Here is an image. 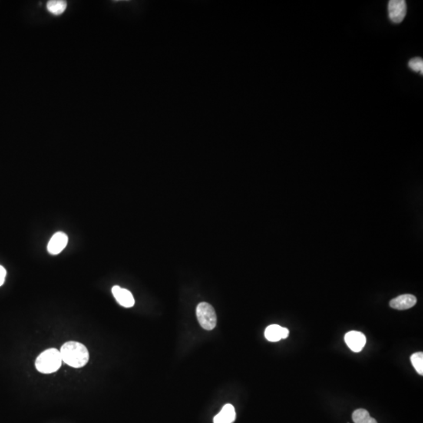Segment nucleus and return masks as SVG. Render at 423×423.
Here are the masks:
<instances>
[{"label": "nucleus", "instance_id": "5", "mask_svg": "<svg viewBox=\"0 0 423 423\" xmlns=\"http://www.w3.org/2000/svg\"><path fill=\"white\" fill-rule=\"evenodd\" d=\"M344 340L348 348L355 353L361 352L366 344V337L362 332L351 331L345 334Z\"/></svg>", "mask_w": 423, "mask_h": 423}, {"label": "nucleus", "instance_id": "12", "mask_svg": "<svg viewBox=\"0 0 423 423\" xmlns=\"http://www.w3.org/2000/svg\"><path fill=\"white\" fill-rule=\"evenodd\" d=\"M47 8L51 14L61 15L67 8V3L62 0H52L47 3Z\"/></svg>", "mask_w": 423, "mask_h": 423}, {"label": "nucleus", "instance_id": "3", "mask_svg": "<svg viewBox=\"0 0 423 423\" xmlns=\"http://www.w3.org/2000/svg\"><path fill=\"white\" fill-rule=\"evenodd\" d=\"M196 315L201 326L207 331H211L216 327L217 322L214 308L208 302H201L196 309Z\"/></svg>", "mask_w": 423, "mask_h": 423}, {"label": "nucleus", "instance_id": "6", "mask_svg": "<svg viewBox=\"0 0 423 423\" xmlns=\"http://www.w3.org/2000/svg\"><path fill=\"white\" fill-rule=\"evenodd\" d=\"M68 239L64 232H57L53 235L52 238L47 245V250L51 255H57L61 253L64 248L67 246Z\"/></svg>", "mask_w": 423, "mask_h": 423}, {"label": "nucleus", "instance_id": "13", "mask_svg": "<svg viewBox=\"0 0 423 423\" xmlns=\"http://www.w3.org/2000/svg\"><path fill=\"white\" fill-rule=\"evenodd\" d=\"M411 364L419 375H423V353L413 354L411 357Z\"/></svg>", "mask_w": 423, "mask_h": 423}, {"label": "nucleus", "instance_id": "1", "mask_svg": "<svg viewBox=\"0 0 423 423\" xmlns=\"http://www.w3.org/2000/svg\"><path fill=\"white\" fill-rule=\"evenodd\" d=\"M60 352L62 361L73 368H79L85 366L90 358L87 348L83 344L74 341L65 342L61 347Z\"/></svg>", "mask_w": 423, "mask_h": 423}, {"label": "nucleus", "instance_id": "9", "mask_svg": "<svg viewBox=\"0 0 423 423\" xmlns=\"http://www.w3.org/2000/svg\"><path fill=\"white\" fill-rule=\"evenodd\" d=\"M265 337L270 342H278L282 338H288L289 331L288 328H283L278 325H269L265 330Z\"/></svg>", "mask_w": 423, "mask_h": 423}, {"label": "nucleus", "instance_id": "2", "mask_svg": "<svg viewBox=\"0 0 423 423\" xmlns=\"http://www.w3.org/2000/svg\"><path fill=\"white\" fill-rule=\"evenodd\" d=\"M62 361L60 351L51 348L44 351L37 358L35 367L42 373H53L61 368Z\"/></svg>", "mask_w": 423, "mask_h": 423}, {"label": "nucleus", "instance_id": "14", "mask_svg": "<svg viewBox=\"0 0 423 423\" xmlns=\"http://www.w3.org/2000/svg\"><path fill=\"white\" fill-rule=\"evenodd\" d=\"M408 66L412 71H417V72L421 73L422 74L423 72V61L422 59L419 57L416 58L411 59V61L408 63Z\"/></svg>", "mask_w": 423, "mask_h": 423}, {"label": "nucleus", "instance_id": "8", "mask_svg": "<svg viewBox=\"0 0 423 423\" xmlns=\"http://www.w3.org/2000/svg\"><path fill=\"white\" fill-rule=\"evenodd\" d=\"M417 299L414 295L411 294H404L399 295L398 297L393 299L390 302V306L394 309L404 311L410 309L416 304Z\"/></svg>", "mask_w": 423, "mask_h": 423}, {"label": "nucleus", "instance_id": "10", "mask_svg": "<svg viewBox=\"0 0 423 423\" xmlns=\"http://www.w3.org/2000/svg\"><path fill=\"white\" fill-rule=\"evenodd\" d=\"M236 418V412L232 404H227L223 406L221 411L214 417V423H233Z\"/></svg>", "mask_w": 423, "mask_h": 423}, {"label": "nucleus", "instance_id": "11", "mask_svg": "<svg viewBox=\"0 0 423 423\" xmlns=\"http://www.w3.org/2000/svg\"><path fill=\"white\" fill-rule=\"evenodd\" d=\"M352 418L354 423H378L375 418L370 416V414L367 410L362 408L354 411L352 414Z\"/></svg>", "mask_w": 423, "mask_h": 423}, {"label": "nucleus", "instance_id": "7", "mask_svg": "<svg viewBox=\"0 0 423 423\" xmlns=\"http://www.w3.org/2000/svg\"><path fill=\"white\" fill-rule=\"evenodd\" d=\"M112 294L116 301L126 308L132 307L134 306L135 299L130 291L123 289L121 287L116 286L112 288Z\"/></svg>", "mask_w": 423, "mask_h": 423}, {"label": "nucleus", "instance_id": "15", "mask_svg": "<svg viewBox=\"0 0 423 423\" xmlns=\"http://www.w3.org/2000/svg\"><path fill=\"white\" fill-rule=\"evenodd\" d=\"M6 275H7V272H6L5 268L0 265V286L4 285Z\"/></svg>", "mask_w": 423, "mask_h": 423}, {"label": "nucleus", "instance_id": "4", "mask_svg": "<svg viewBox=\"0 0 423 423\" xmlns=\"http://www.w3.org/2000/svg\"><path fill=\"white\" fill-rule=\"evenodd\" d=\"M389 18L392 22H402L407 14V4L404 0H391L388 4Z\"/></svg>", "mask_w": 423, "mask_h": 423}]
</instances>
